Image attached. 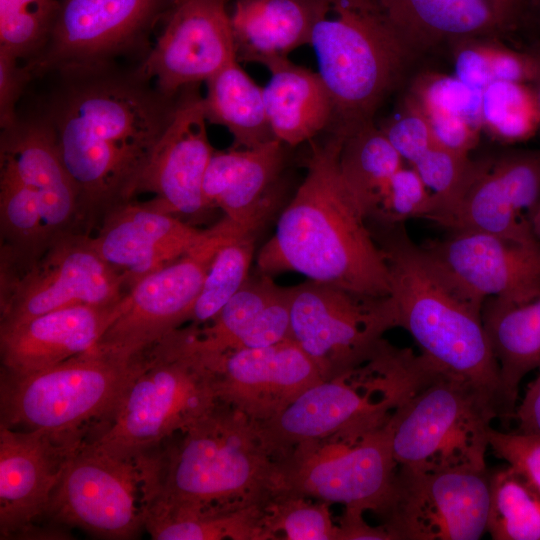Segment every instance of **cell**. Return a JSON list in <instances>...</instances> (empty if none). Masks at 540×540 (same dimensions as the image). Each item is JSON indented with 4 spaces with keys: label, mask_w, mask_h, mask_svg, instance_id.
Wrapping results in <instances>:
<instances>
[{
    "label": "cell",
    "mask_w": 540,
    "mask_h": 540,
    "mask_svg": "<svg viewBox=\"0 0 540 540\" xmlns=\"http://www.w3.org/2000/svg\"><path fill=\"white\" fill-rule=\"evenodd\" d=\"M42 79L50 85L31 111L54 137L77 191L81 230L92 234L108 211L138 195L182 92L165 95L137 67L71 70Z\"/></svg>",
    "instance_id": "obj_1"
},
{
    "label": "cell",
    "mask_w": 540,
    "mask_h": 540,
    "mask_svg": "<svg viewBox=\"0 0 540 540\" xmlns=\"http://www.w3.org/2000/svg\"><path fill=\"white\" fill-rule=\"evenodd\" d=\"M343 134L314 145L305 178L260 249V273L284 271L358 294L391 295L384 254L339 167Z\"/></svg>",
    "instance_id": "obj_2"
},
{
    "label": "cell",
    "mask_w": 540,
    "mask_h": 540,
    "mask_svg": "<svg viewBox=\"0 0 540 540\" xmlns=\"http://www.w3.org/2000/svg\"><path fill=\"white\" fill-rule=\"evenodd\" d=\"M145 511L235 510L278 491V467L258 422L220 401L135 458Z\"/></svg>",
    "instance_id": "obj_3"
},
{
    "label": "cell",
    "mask_w": 540,
    "mask_h": 540,
    "mask_svg": "<svg viewBox=\"0 0 540 540\" xmlns=\"http://www.w3.org/2000/svg\"><path fill=\"white\" fill-rule=\"evenodd\" d=\"M369 227L389 269L397 327L410 333L420 354L439 372L472 382L491 394L501 417L499 367L482 310L433 268L404 223Z\"/></svg>",
    "instance_id": "obj_4"
},
{
    "label": "cell",
    "mask_w": 540,
    "mask_h": 540,
    "mask_svg": "<svg viewBox=\"0 0 540 540\" xmlns=\"http://www.w3.org/2000/svg\"><path fill=\"white\" fill-rule=\"evenodd\" d=\"M196 326L180 327L140 355L117 409L88 439L136 458L189 427L218 402L217 357L199 344Z\"/></svg>",
    "instance_id": "obj_5"
},
{
    "label": "cell",
    "mask_w": 540,
    "mask_h": 540,
    "mask_svg": "<svg viewBox=\"0 0 540 540\" xmlns=\"http://www.w3.org/2000/svg\"><path fill=\"white\" fill-rule=\"evenodd\" d=\"M438 373L421 354L383 339L359 366L312 385L278 415L258 422L261 435L276 458L304 442L379 428Z\"/></svg>",
    "instance_id": "obj_6"
},
{
    "label": "cell",
    "mask_w": 540,
    "mask_h": 540,
    "mask_svg": "<svg viewBox=\"0 0 540 540\" xmlns=\"http://www.w3.org/2000/svg\"><path fill=\"white\" fill-rule=\"evenodd\" d=\"M310 45L343 131L372 121L415 58L375 0H326Z\"/></svg>",
    "instance_id": "obj_7"
},
{
    "label": "cell",
    "mask_w": 540,
    "mask_h": 540,
    "mask_svg": "<svg viewBox=\"0 0 540 540\" xmlns=\"http://www.w3.org/2000/svg\"><path fill=\"white\" fill-rule=\"evenodd\" d=\"M139 362L140 355L128 360L92 348L34 373L1 374L0 424L90 438L117 409Z\"/></svg>",
    "instance_id": "obj_8"
},
{
    "label": "cell",
    "mask_w": 540,
    "mask_h": 540,
    "mask_svg": "<svg viewBox=\"0 0 540 540\" xmlns=\"http://www.w3.org/2000/svg\"><path fill=\"white\" fill-rule=\"evenodd\" d=\"M497 417V402L487 391L438 373L391 416L398 467L417 472L486 469L489 431Z\"/></svg>",
    "instance_id": "obj_9"
},
{
    "label": "cell",
    "mask_w": 540,
    "mask_h": 540,
    "mask_svg": "<svg viewBox=\"0 0 540 540\" xmlns=\"http://www.w3.org/2000/svg\"><path fill=\"white\" fill-rule=\"evenodd\" d=\"M177 0H57L50 34L22 62L32 82L49 75L110 66L138 67L153 34Z\"/></svg>",
    "instance_id": "obj_10"
},
{
    "label": "cell",
    "mask_w": 540,
    "mask_h": 540,
    "mask_svg": "<svg viewBox=\"0 0 540 540\" xmlns=\"http://www.w3.org/2000/svg\"><path fill=\"white\" fill-rule=\"evenodd\" d=\"M389 422L304 442L278 456V491L379 514L398 469Z\"/></svg>",
    "instance_id": "obj_11"
},
{
    "label": "cell",
    "mask_w": 540,
    "mask_h": 540,
    "mask_svg": "<svg viewBox=\"0 0 540 540\" xmlns=\"http://www.w3.org/2000/svg\"><path fill=\"white\" fill-rule=\"evenodd\" d=\"M0 277V326L75 305L117 304L130 290L84 231L56 237L28 264L1 268Z\"/></svg>",
    "instance_id": "obj_12"
},
{
    "label": "cell",
    "mask_w": 540,
    "mask_h": 540,
    "mask_svg": "<svg viewBox=\"0 0 540 540\" xmlns=\"http://www.w3.org/2000/svg\"><path fill=\"white\" fill-rule=\"evenodd\" d=\"M290 288V338L324 381L368 360L385 332L397 327L391 295L367 296L311 279Z\"/></svg>",
    "instance_id": "obj_13"
},
{
    "label": "cell",
    "mask_w": 540,
    "mask_h": 540,
    "mask_svg": "<svg viewBox=\"0 0 540 540\" xmlns=\"http://www.w3.org/2000/svg\"><path fill=\"white\" fill-rule=\"evenodd\" d=\"M240 233L223 217L183 256L138 280L93 349L132 360L188 323L216 253Z\"/></svg>",
    "instance_id": "obj_14"
},
{
    "label": "cell",
    "mask_w": 540,
    "mask_h": 540,
    "mask_svg": "<svg viewBox=\"0 0 540 540\" xmlns=\"http://www.w3.org/2000/svg\"><path fill=\"white\" fill-rule=\"evenodd\" d=\"M490 474L452 468L417 472L398 467L379 513L393 540H477L487 530Z\"/></svg>",
    "instance_id": "obj_15"
},
{
    "label": "cell",
    "mask_w": 540,
    "mask_h": 540,
    "mask_svg": "<svg viewBox=\"0 0 540 540\" xmlns=\"http://www.w3.org/2000/svg\"><path fill=\"white\" fill-rule=\"evenodd\" d=\"M141 473L135 458L87 440L68 463L44 520L104 539H135L145 529Z\"/></svg>",
    "instance_id": "obj_16"
},
{
    "label": "cell",
    "mask_w": 540,
    "mask_h": 540,
    "mask_svg": "<svg viewBox=\"0 0 540 540\" xmlns=\"http://www.w3.org/2000/svg\"><path fill=\"white\" fill-rule=\"evenodd\" d=\"M540 201V151L473 161L456 196L428 220L448 231H474L539 242L530 218Z\"/></svg>",
    "instance_id": "obj_17"
},
{
    "label": "cell",
    "mask_w": 540,
    "mask_h": 540,
    "mask_svg": "<svg viewBox=\"0 0 540 540\" xmlns=\"http://www.w3.org/2000/svg\"><path fill=\"white\" fill-rule=\"evenodd\" d=\"M420 248L443 279L481 310L487 300L522 303L540 296V242L449 231Z\"/></svg>",
    "instance_id": "obj_18"
},
{
    "label": "cell",
    "mask_w": 540,
    "mask_h": 540,
    "mask_svg": "<svg viewBox=\"0 0 540 540\" xmlns=\"http://www.w3.org/2000/svg\"><path fill=\"white\" fill-rule=\"evenodd\" d=\"M86 433L16 430L0 424V538L52 539L40 526L63 473Z\"/></svg>",
    "instance_id": "obj_19"
},
{
    "label": "cell",
    "mask_w": 540,
    "mask_h": 540,
    "mask_svg": "<svg viewBox=\"0 0 540 540\" xmlns=\"http://www.w3.org/2000/svg\"><path fill=\"white\" fill-rule=\"evenodd\" d=\"M235 60L227 0H177L137 70L174 97Z\"/></svg>",
    "instance_id": "obj_20"
},
{
    "label": "cell",
    "mask_w": 540,
    "mask_h": 540,
    "mask_svg": "<svg viewBox=\"0 0 540 540\" xmlns=\"http://www.w3.org/2000/svg\"><path fill=\"white\" fill-rule=\"evenodd\" d=\"M216 372L219 400L256 422L278 415L322 381L314 363L290 337L217 355Z\"/></svg>",
    "instance_id": "obj_21"
},
{
    "label": "cell",
    "mask_w": 540,
    "mask_h": 540,
    "mask_svg": "<svg viewBox=\"0 0 540 540\" xmlns=\"http://www.w3.org/2000/svg\"><path fill=\"white\" fill-rule=\"evenodd\" d=\"M206 121L197 85L183 90L145 168L138 194L153 193L151 202L176 216L195 217L208 211L202 186L215 150L208 139Z\"/></svg>",
    "instance_id": "obj_22"
},
{
    "label": "cell",
    "mask_w": 540,
    "mask_h": 540,
    "mask_svg": "<svg viewBox=\"0 0 540 540\" xmlns=\"http://www.w3.org/2000/svg\"><path fill=\"white\" fill-rule=\"evenodd\" d=\"M151 201L134 200L108 211L92 233L101 257L131 288L187 253L207 235Z\"/></svg>",
    "instance_id": "obj_23"
},
{
    "label": "cell",
    "mask_w": 540,
    "mask_h": 540,
    "mask_svg": "<svg viewBox=\"0 0 540 540\" xmlns=\"http://www.w3.org/2000/svg\"><path fill=\"white\" fill-rule=\"evenodd\" d=\"M0 170L17 178L40 203L50 242L80 227L76 188L48 127L32 111L0 133Z\"/></svg>",
    "instance_id": "obj_24"
},
{
    "label": "cell",
    "mask_w": 540,
    "mask_h": 540,
    "mask_svg": "<svg viewBox=\"0 0 540 540\" xmlns=\"http://www.w3.org/2000/svg\"><path fill=\"white\" fill-rule=\"evenodd\" d=\"M123 300L65 307L0 326L1 374L34 373L91 350L120 313Z\"/></svg>",
    "instance_id": "obj_25"
},
{
    "label": "cell",
    "mask_w": 540,
    "mask_h": 540,
    "mask_svg": "<svg viewBox=\"0 0 540 540\" xmlns=\"http://www.w3.org/2000/svg\"><path fill=\"white\" fill-rule=\"evenodd\" d=\"M284 144L273 139L253 148L214 151L202 192L208 210L220 208L236 226L255 232L270 208L282 169Z\"/></svg>",
    "instance_id": "obj_26"
},
{
    "label": "cell",
    "mask_w": 540,
    "mask_h": 540,
    "mask_svg": "<svg viewBox=\"0 0 540 540\" xmlns=\"http://www.w3.org/2000/svg\"><path fill=\"white\" fill-rule=\"evenodd\" d=\"M325 4L326 0H233L229 17L237 60L264 65L310 44Z\"/></svg>",
    "instance_id": "obj_27"
},
{
    "label": "cell",
    "mask_w": 540,
    "mask_h": 540,
    "mask_svg": "<svg viewBox=\"0 0 540 540\" xmlns=\"http://www.w3.org/2000/svg\"><path fill=\"white\" fill-rule=\"evenodd\" d=\"M415 57L440 44L499 36L489 0H375Z\"/></svg>",
    "instance_id": "obj_28"
},
{
    "label": "cell",
    "mask_w": 540,
    "mask_h": 540,
    "mask_svg": "<svg viewBox=\"0 0 540 540\" xmlns=\"http://www.w3.org/2000/svg\"><path fill=\"white\" fill-rule=\"evenodd\" d=\"M270 79L263 88L274 137L287 146L311 140L334 120L330 94L319 73L287 57L267 61Z\"/></svg>",
    "instance_id": "obj_29"
},
{
    "label": "cell",
    "mask_w": 540,
    "mask_h": 540,
    "mask_svg": "<svg viewBox=\"0 0 540 540\" xmlns=\"http://www.w3.org/2000/svg\"><path fill=\"white\" fill-rule=\"evenodd\" d=\"M482 319L499 367L501 419L514 418L519 384L540 368V296L522 303L487 300Z\"/></svg>",
    "instance_id": "obj_30"
},
{
    "label": "cell",
    "mask_w": 540,
    "mask_h": 540,
    "mask_svg": "<svg viewBox=\"0 0 540 540\" xmlns=\"http://www.w3.org/2000/svg\"><path fill=\"white\" fill-rule=\"evenodd\" d=\"M203 97L207 121L232 134L233 148H253L276 139L272 132L263 88L232 61L212 76Z\"/></svg>",
    "instance_id": "obj_31"
},
{
    "label": "cell",
    "mask_w": 540,
    "mask_h": 540,
    "mask_svg": "<svg viewBox=\"0 0 540 540\" xmlns=\"http://www.w3.org/2000/svg\"><path fill=\"white\" fill-rule=\"evenodd\" d=\"M266 504L235 510L147 511L144 525L155 540H271L264 521Z\"/></svg>",
    "instance_id": "obj_32"
},
{
    "label": "cell",
    "mask_w": 540,
    "mask_h": 540,
    "mask_svg": "<svg viewBox=\"0 0 540 540\" xmlns=\"http://www.w3.org/2000/svg\"><path fill=\"white\" fill-rule=\"evenodd\" d=\"M340 131L339 167L366 216L383 186L404 166V160L373 121Z\"/></svg>",
    "instance_id": "obj_33"
},
{
    "label": "cell",
    "mask_w": 540,
    "mask_h": 540,
    "mask_svg": "<svg viewBox=\"0 0 540 540\" xmlns=\"http://www.w3.org/2000/svg\"><path fill=\"white\" fill-rule=\"evenodd\" d=\"M486 532L493 540H540V492L509 465L490 474Z\"/></svg>",
    "instance_id": "obj_34"
},
{
    "label": "cell",
    "mask_w": 540,
    "mask_h": 540,
    "mask_svg": "<svg viewBox=\"0 0 540 540\" xmlns=\"http://www.w3.org/2000/svg\"><path fill=\"white\" fill-rule=\"evenodd\" d=\"M280 289L270 275L249 276L213 320L197 326L201 347L215 355L235 349Z\"/></svg>",
    "instance_id": "obj_35"
},
{
    "label": "cell",
    "mask_w": 540,
    "mask_h": 540,
    "mask_svg": "<svg viewBox=\"0 0 540 540\" xmlns=\"http://www.w3.org/2000/svg\"><path fill=\"white\" fill-rule=\"evenodd\" d=\"M482 123L497 139L523 142L540 127V102L532 84L494 81L482 91Z\"/></svg>",
    "instance_id": "obj_36"
},
{
    "label": "cell",
    "mask_w": 540,
    "mask_h": 540,
    "mask_svg": "<svg viewBox=\"0 0 540 540\" xmlns=\"http://www.w3.org/2000/svg\"><path fill=\"white\" fill-rule=\"evenodd\" d=\"M254 239V232L240 233L221 246L206 275L188 324L202 326L209 323L243 286L249 277Z\"/></svg>",
    "instance_id": "obj_37"
},
{
    "label": "cell",
    "mask_w": 540,
    "mask_h": 540,
    "mask_svg": "<svg viewBox=\"0 0 540 540\" xmlns=\"http://www.w3.org/2000/svg\"><path fill=\"white\" fill-rule=\"evenodd\" d=\"M265 527L271 540H335L330 504L302 495L278 491L265 506Z\"/></svg>",
    "instance_id": "obj_38"
},
{
    "label": "cell",
    "mask_w": 540,
    "mask_h": 540,
    "mask_svg": "<svg viewBox=\"0 0 540 540\" xmlns=\"http://www.w3.org/2000/svg\"><path fill=\"white\" fill-rule=\"evenodd\" d=\"M57 0H0V50L25 62L45 44Z\"/></svg>",
    "instance_id": "obj_39"
},
{
    "label": "cell",
    "mask_w": 540,
    "mask_h": 540,
    "mask_svg": "<svg viewBox=\"0 0 540 540\" xmlns=\"http://www.w3.org/2000/svg\"><path fill=\"white\" fill-rule=\"evenodd\" d=\"M425 116L463 117L479 128L482 123V91L471 88L455 75H425L406 99Z\"/></svg>",
    "instance_id": "obj_40"
},
{
    "label": "cell",
    "mask_w": 540,
    "mask_h": 540,
    "mask_svg": "<svg viewBox=\"0 0 540 540\" xmlns=\"http://www.w3.org/2000/svg\"><path fill=\"white\" fill-rule=\"evenodd\" d=\"M433 197L413 167H401L383 186L369 207L370 224L393 225L411 218H425Z\"/></svg>",
    "instance_id": "obj_41"
},
{
    "label": "cell",
    "mask_w": 540,
    "mask_h": 540,
    "mask_svg": "<svg viewBox=\"0 0 540 540\" xmlns=\"http://www.w3.org/2000/svg\"><path fill=\"white\" fill-rule=\"evenodd\" d=\"M472 162L469 155L453 152L437 144L411 164L433 197V206L426 219L456 196Z\"/></svg>",
    "instance_id": "obj_42"
},
{
    "label": "cell",
    "mask_w": 540,
    "mask_h": 540,
    "mask_svg": "<svg viewBox=\"0 0 540 540\" xmlns=\"http://www.w3.org/2000/svg\"><path fill=\"white\" fill-rule=\"evenodd\" d=\"M381 130L410 165L437 145L427 118L407 101L403 112Z\"/></svg>",
    "instance_id": "obj_43"
},
{
    "label": "cell",
    "mask_w": 540,
    "mask_h": 540,
    "mask_svg": "<svg viewBox=\"0 0 540 540\" xmlns=\"http://www.w3.org/2000/svg\"><path fill=\"white\" fill-rule=\"evenodd\" d=\"M489 448L540 492V436L502 432L491 427Z\"/></svg>",
    "instance_id": "obj_44"
},
{
    "label": "cell",
    "mask_w": 540,
    "mask_h": 540,
    "mask_svg": "<svg viewBox=\"0 0 540 540\" xmlns=\"http://www.w3.org/2000/svg\"><path fill=\"white\" fill-rule=\"evenodd\" d=\"M31 83L32 79L23 63L12 54L0 50V129L16 123L19 102Z\"/></svg>",
    "instance_id": "obj_45"
},
{
    "label": "cell",
    "mask_w": 540,
    "mask_h": 540,
    "mask_svg": "<svg viewBox=\"0 0 540 540\" xmlns=\"http://www.w3.org/2000/svg\"><path fill=\"white\" fill-rule=\"evenodd\" d=\"M364 511L344 507V513L336 522L335 540H393L392 535L382 526L373 527L363 518Z\"/></svg>",
    "instance_id": "obj_46"
},
{
    "label": "cell",
    "mask_w": 540,
    "mask_h": 540,
    "mask_svg": "<svg viewBox=\"0 0 540 540\" xmlns=\"http://www.w3.org/2000/svg\"><path fill=\"white\" fill-rule=\"evenodd\" d=\"M514 418L518 424L517 432L540 436V374L526 388Z\"/></svg>",
    "instance_id": "obj_47"
},
{
    "label": "cell",
    "mask_w": 540,
    "mask_h": 540,
    "mask_svg": "<svg viewBox=\"0 0 540 540\" xmlns=\"http://www.w3.org/2000/svg\"><path fill=\"white\" fill-rule=\"evenodd\" d=\"M514 30L540 35V0H517Z\"/></svg>",
    "instance_id": "obj_48"
},
{
    "label": "cell",
    "mask_w": 540,
    "mask_h": 540,
    "mask_svg": "<svg viewBox=\"0 0 540 540\" xmlns=\"http://www.w3.org/2000/svg\"><path fill=\"white\" fill-rule=\"evenodd\" d=\"M501 35L514 30L517 0H489Z\"/></svg>",
    "instance_id": "obj_49"
},
{
    "label": "cell",
    "mask_w": 540,
    "mask_h": 540,
    "mask_svg": "<svg viewBox=\"0 0 540 540\" xmlns=\"http://www.w3.org/2000/svg\"><path fill=\"white\" fill-rule=\"evenodd\" d=\"M530 224L536 239L540 242V201L531 215Z\"/></svg>",
    "instance_id": "obj_50"
},
{
    "label": "cell",
    "mask_w": 540,
    "mask_h": 540,
    "mask_svg": "<svg viewBox=\"0 0 540 540\" xmlns=\"http://www.w3.org/2000/svg\"><path fill=\"white\" fill-rule=\"evenodd\" d=\"M538 51H539V54H540V48H538ZM533 86L535 87V89L537 91L539 102H540V73H539V76H538L537 80L533 84Z\"/></svg>",
    "instance_id": "obj_51"
}]
</instances>
